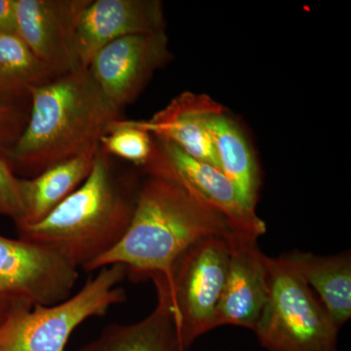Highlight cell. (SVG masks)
<instances>
[{"label":"cell","mask_w":351,"mask_h":351,"mask_svg":"<svg viewBox=\"0 0 351 351\" xmlns=\"http://www.w3.org/2000/svg\"><path fill=\"white\" fill-rule=\"evenodd\" d=\"M242 235L223 215L177 182L149 175L138 188L125 234L88 272L122 265L126 277L133 281L145 280L154 274L168 279L176 261L196 242L209 237L233 241Z\"/></svg>","instance_id":"6da1fadb"},{"label":"cell","mask_w":351,"mask_h":351,"mask_svg":"<svg viewBox=\"0 0 351 351\" xmlns=\"http://www.w3.org/2000/svg\"><path fill=\"white\" fill-rule=\"evenodd\" d=\"M24 130L7 156L16 175L36 177L50 166L97 149L120 119L89 69L57 76L32 90Z\"/></svg>","instance_id":"7a4b0ae2"},{"label":"cell","mask_w":351,"mask_h":351,"mask_svg":"<svg viewBox=\"0 0 351 351\" xmlns=\"http://www.w3.org/2000/svg\"><path fill=\"white\" fill-rule=\"evenodd\" d=\"M138 188L115 174L110 156L99 147L82 186L43 221L18 228L19 239L53 249L77 269L89 271L125 234Z\"/></svg>","instance_id":"3957f363"},{"label":"cell","mask_w":351,"mask_h":351,"mask_svg":"<svg viewBox=\"0 0 351 351\" xmlns=\"http://www.w3.org/2000/svg\"><path fill=\"white\" fill-rule=\"evenodd\" d=\"M126 278L124 265L103 267L82 290L53 306L11 307L0 323V351H64L73 331L126 301L117 287Z\"/></svg>","instance_id":"277c9868"},{"label":"cell","mask_w":351,"mask_h":351,"mask_svg":"<svg viewBox=\"0 0 351 351\" xmlns=\"http://www.w3.org/2000/svg\"><path fill=\"white\" fill-rule=\"evenodd\" d=\"M269 299L253 332L267 351H339V332L313 291L282 258H267Z\"/></svg>","instance_id":"5b68a950"},{"label":"cell","mask_w":351,"mask_h":351,"mask_svg":"<svg viewBox=\"0 0 351 351\" xmlns=\"http://www.w3.org/2000/svg\"><path fill=\"white\" fill-rule=\"evenodd\" d=\"M232 242L223 237L201 239L176 261L169 278H165L180 338L188 350L196 339L217 328L216 309Z\"/></svg>","instance_id":"8992f818"},{"label":"cell","mask_w":351,"mask_h":351,"mask_svg":"<svg viewBox=\"0 0 351 351\" xmlns=\"http://www.w3.org/2000/svg\"><path fill=\"white\" fill-rule=\"evenodd\" d=\"M77 277V267L53 249L0 235V298L11 307L66 301Z\"/></svg>","instance_id":"52a82bcc"},{"label":"cell","mask_w":351,"mask_h":351,"mask_svg":"<svg viewBox=\"0 0 351 351\" xmlns=\"http://www.w3.org/2000/svg\"><path fill=\"white\" fill-rule=\"evenodd\" d=\"M154 138V154L143 167L147 175L177 182L223 215L237 232L256 239L265 234V221L255 209L246 204L239 189L223 171L193 158L173 143Z\"/></svg>","instance_id":"ba28073f"},{"label":"cell","mask_w":351,"mask_h":351,"mask_svg":"<svg viewBox=\"0 0 351 351\" xmlns=\"http://www.w3.org/2000/svg\"><path fill=\"white\" fill-rule=\"evenodd\" d=\"M170 58L165 32L131 34L104 46L88 69L108 100L121 110Z\"/></svg>","instance_id":"9c48e42d"},{"label":"cell","mask_w":351,"mask_h":351,"mask_svg":"<svg viewBox=\"0 0 351 351\" xmlns=\"http://www.w3.org/2000/svg\"><path fill=\"white\" fill-rule=\"evenodd\" d=\"M91 0H16L17 34L57 75L82 68L76 32Z\"/></svg>","instance_id":"30bf717a"},{"label":"cell","mask_w":351,"mask_h":351,"mask_svg":"<svg viewBox=\"0 0 351 351\" xmlns=\"http://www.w3.org/2000/svg\"><path fill=\"white\" fill-rule=\"evenodd\" d=\"M258 239L232 242L225 286L216 309V327H243L253 331L269 299L267 256Z\"/></svg>","instance_id":"8fae6325"},{"label":"cell","mask_w":351,"mask_h":351,"mask_svg":"<svg viewBox=\"0 0 351 351\" xmlns=\"http://www.w3.org/2000/svg\"><path fill=\"white\" fill-rule=\"evenodd\" d=\"M163 5L158 0H91L76 32V52L82 68L115 39L165 32Z\"/></svg>","instance_id":"7c38bea8"},{"label":"cell","mask_w":351,"mask_h":351,"mask_svg":"<svg viewBox=\"0 0 351 351\" xmlns=\"http://www.w3.org/2000/svg\"><path fill=\"white\" fill-rule=\"evenodd\" d=\"M225 110L207 95L184 92L147 120H127L131 125L168 141L189 156L219 168L218 157L208 131V117Z\"/></svg>","instance_id":"4fadbf2b"},{"label":"cell","mask_w":351,"mask_h":351,"mask_svg":"<svg viewBox=\"0 0 351 351\" xmlns=\"http://www.w3.org/2000/svg\"><path fill=\"white\" fill-rule=\"evenodd\" d=\"M156 289V308L132 324H110L77 351H189L182 345L162 274L151 278Z\"/></svg>","instance_id":"5bb4252c"},{"label":"cell","mask_w":351,"mask_h":351,"mask_svg":"<svg viewBox=\"0 0 351 351\" xmlns=\"http://www.w3.org/2000/svg\"><path fill=\"white\" fill-rule=\"evenodd\" d=\"M311 288L341 329L351 318V254L319 256L293 250L280 256Z\"/></svg>","instance_id":"9a60e30c"},{"label":"cell","mask_w":351,"mask_h":351,"mask_svg":"<svg viewBox=\"0 0 351 351\" xmlns=\"http://www.w3.org/2000/svg\"><path fill=\"white\" fill-rule=\"evenodd\" d=\"M98 147L50 166L36 177L20 178L23 215L16 228L43 221L80 188L91 172Z\"/></svg>","instance_id":"2e32d148"},{"label":"cell","mask_w":351,"mask_h":351,"mask_svg":"<svg viewBox=\"0 0 351 351\" xmlns=\"http://www.w3.org/2000/svg\"><path fill=\"white\" fill-rule=\"evenodd\" d=\"M206 125L218 157L219 168L239 189L246 204L256 210L260 175L243 132L225 110L210 115Z\"/></svg>","instance_id":"e0dca14e"},{"label":"cell","mask_w":351,"mask_h":351,"mask_svg":"<svg viewBox=\"0 0 351 351\" xmlns=\"http://www.w3.org/2000/svg\"><path fill=\"white\" fill-rule=\"evenodd\" d=\"M57 76L19 36L0 32V103L23 108L32 90Z\"/></svg>","instance_id":"ac0fdd59"},{"label":"cell","mask_w":351,"mask_h":351,"mask_svg":"<svg viewBox=\"0 0 351 351\" xmlns=\"http://www.w3.org/2000/svg\"><path fill=\"white\" fill-rule=\"evenodd\" d=\"M99 147L108 156L144 167L154 154V138L147 132L121 119L114 122L108 133L101 138Z\"/></svg>","instance_id":"d6986e66"},{"label":"cell","mask_w":351,"mask_h":351,"mask_svg":"<svg viewBox=\"0 0 351 351\" xmlns=\"http://www.w3.org/2000/svg\"><path fill=\"white\" fill-rule=\"evenodd\" d=\"M19 180L8 159L0 154V216L9 217L15 223L23 215Z\"/></svg>","instance_id":"ffe728a7"},{"label":"cell","mask_w":351,"mask_h":351,"mask_svg":"<svg viewBox=\"0 0 351 351\" xmlns=\"http://www.w3.org/2000/svg\"><path fill=\"white\" fill-rule=\"evenodd\" d=\"M27 117L24 108L0 103V154L6 158L24 130Z\"/></svg>","instance_id":"44dd1931"},{"label":"cell","mask_w":351,"mask_h":351,"mask_svg":"<svg viewBox=\"0 0 351 351\" xmlns=\"http://www.w3.org/2000/svg\"><path fill=\"white\" fill-rule=\"evenodd\" d=\"M16 0H0V32L17 34Z\"/></svg>","instance_id":"7402d4cb"},{"label":"cell","mask_w":351,"mask_h":351,"mask_svg":"<svg viewBox=\"0 0 351 351\" xmlns=\"http://www.w3.org/2000/svg\"><path fill=\"white\" fill-rule=\"evenodd\" d=\"M10 304L0 298V323H1V321L5 318V316L7 315V313H9V311H10Z\"/></svg>","instance_id":"603a6c76"}]
</instances>
